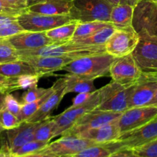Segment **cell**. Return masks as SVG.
<instances>
[{
	"label": "cell",
	"mask_w": 157,
	"mask_h": 157,
	"mask_svg": "<svg viewBox=\"0 0 157 157\" xmlns=\"http://www.w3.org/2000/svg\"><path fill=\"white\" fill-rule=\"evenodd\" d=\"M106 52L105 46H95L75 43L72 41L53 43L34 50L18 51L20 57L26 56H68L74 58Z\"/></svg>",
	"instance_id": "cell-1"
},
{
	"label": "cell",
	"mask_w": 157,
	"mask_h": 157,
	"mask_svg": "<svg viewBox=\"0 0 157 157\" xmlns=\"http://www.w3.org/2000/svg\"><path fill=\"white\" fill-rule=\"evenodd\" d=\"M115 58L109 54L101 53L87 55L71 61L62 70L84 78L95 79L109 75V69Z\"/></svg>",
	"instance_id": "cell-2"
},
{
	"label": "cell",
	"mask_w": 157,
	"mask_h": 157,
	"mask_svg": "<svg viewBox=\"0 0 157 157\" xmlns=\"http://www.w3.org/2000/svg\"><path fill=\"white\" fill-rule=\"evenodd\" d=\"M135 84V83H134ZM134 84H123L112 81L99 89L100 102L95 110L123 113L129 109Z\"/></svg>",
	"instance_id": "cell-3"
},
{
	"label": "cell",
	"mask_w": 157,
	"mask_h": 157,
	"mask_svg": "<svg viewBox=\"0 0 157 157\" xmlns=\"http://www.w3.org/2000/svg\"><path fill=\"white\" fill-rule=\"evenodd\" d=\"M113 5L107 0H72L69 15L80 22L108 21Z\"/></svg>",
	"instance_id": "cell-4"
},
{
	"label": "cell",
	"mask_w": 157,
	"mask_h": 157,
	"mask_svg": "<svg viewBox=\"0 0 157 157\" xmlns=\"http://www.w3.org/2000/svg\"><path fill=\"white\" fill-rule=\"evenodd\" d=\"M157 138V117L145 125L120 135L116 140L106 144L112 152L122 150H133Z\"/></svg>",
	"instance_id": "cell-5"
},
{
	"label": "cell",
	"mask_w": 157,
	"mask_h": 157,
	"mask_svg": "<svg viewBox=\"0 0 157 157\" xmlns=\"http://www.w3.org/2000/svg\"><path fill=\"white\" fill-rule=\"evenodd\" d=\"M74 20L70 15H49L31 12L25 9L18 17L17 21L25 31L46 32Z\"/></svg>",
	"instance_id": "cell-6"
},
{
	"label": "cell",
	"mask_w": 157,
	"mask_h": 157,
	"mask_svg": "<svg viewBox=\"0 0 157 157\" xmlns=\"http://www.w3.org/2000/svg\"><path fill=\"white\" fill-rule=\"evenodd\" d=\"M132 25L137 33H144L157 40V2H139L134 7Z\"/></svg>",
	"instance_id": "cell-7"
},
{
	"label": "cell",
	"mask_w": 157,
	"mask_h": 157,
	"mask_svg": "<svg viewBox=\"0 0 157 157\" xmlns=\"http://www.w3.org/2000/svg\"><path fill=\"white\" fill-rule=\"evenodd\" d=\"M139 40V35L132 26L116 29L105 44L106 53L114 58L132 54Z\"/></svg>",
	"instance_id": "cell-8"
},
{
	"label": "cell",
	"mask_w": 157,
	"mask_h": 157,
	"mask_svg": "<svg viewBox=\"0 0 157 157\" xmlns=\"http://www.w3.org/2000/svg\"><path fill=\"white\" fill-rule=\"evenodd\" d=\"M139 40L132 52L134 60L143 72L157 73V40L144 33H138Z\"/></svg>",
	"instance_id": "cell-9"
},
{
	"label": "cell",
	"mask_w": 157,
	"mask_h": 157,
	"mask_svg": "<svg viewBox=\"0 0 157 157\" xmlns=\"http://www.w3.org/2000/svg\"><path fill=\"white\" fill-rule=\"evenodd\" d=\"M143 71L137 65L132 54L115 58L109 69L112 81L126 85L136 82Z\"/></svg>",
	"instance_id": "cell-10"
},
{
	"label": "cell",
	"mask_w": 157,
	"mask_h": 157,
	"mask_svg": "<svg viewBox=\"0 0 157 157\" xmlns=\"http://www.w3.org/2000/svg\"><path fill=\"white\" fill-rule=\"evenodd\" d=\"M94 145H97L94 141L75 135H64L60 139L49 143L46 147L38 152L58 156L75 155L84 149Z\"/></svg>",
	"instance_id": "cell-11"
},
{
	"label": "cell",
	"mask_w": 157,
	"mask_h": 157,
	"mask_svg": "<svg viewBox=\"0 0 157 157\" xmlns=\"http://www.w3.org/2000/svg\"><path fill=\"white\" fill-rule=\"evenodd\" d=\"M157 117V107L144 106L129 108L122 113L118 119L121 134L135 130Z\"/></svg>",
	"instance_id": "cell-12"
},
{
	"label": "cell",
	"mask_w": 157,
	"mask_h": 157,
	"mask_svg": "<svg viewBox=\"0 0 157 157\" xmlns=\"http://www.w3.org/2000/svg\"><path fill=\"white\" fill-rule=\"evenodd\" d=\"M157 90L156 72H143L134 84L129 108L149 105Z\"/></svg>",
	"instance_id": "cell-13"
},
{
	"label": "cell",
	"mask_w": 157,
	"mask_h": 157,
	"mask_svg": "<svg viewBox=\"0 0 157 157\" xmlns=\"http://www.w3.org/2000/svg\"><path fill=\"white\" fill-rule=\"evenodd\" d=\"M121 114L122 113L117 112L93 110L80 117L75 122V125L66 133H63L62 136L76 135L83 130L103 127L118 120Z\"/></svg>",
	"instance_id": "cell-14"
},
{
	"label": "cell",
	"mask_w": 157,
	"mask_h": 157,
	"mask_svg": "<svg viewBox=\"0 0 157 157\" xmlns=\"http://www.w3.org/2000/svg\"><path fill=\"white\" fill-rule=\"evenodd\" d=\"M19 59L30 64L35 69V73L42 78L56 71L62 70L75 58L68 56H26L20 57Z\"/></svg>",
	"instance_id": "cell-15"
},
{
	"label": "cell",
	"mask_w": 157,
	"mask_h": 157,
	"mask_svg": "<svg viewBox=\"0 0 157 157\" xmlns=\"http://www.w3.org/2000/svg\"><path fill=\"white\" fill-rule=\"evenodd\" d=\"M40 122L22 121L20 125L15 128L6 130L7 144L5 147L9 153L24 144L35 140V131Z\"/></svg>",
	"instance_id": "cell-16"
},
{
	"label": "cell",
	"mask_w": 157,
	"mask_h": 157,
	"mask_svg": "<svg viewBox=\"0 0 157 157\" xmlns=\"http://www.w3.org/2000/svg\"><path fill=\"white\" fill-rule=\"evenodd\" d=\"M53 91L45 100L38 110L28 121L40 122L49 117L51 113L58 107L66 94V85L63 78H60L53 84Z\"/></svg>",
	"instance_id": "cell-17"
},
{
	"label": "cell",
	"mask_w": 157,
	"mask_h": 157,
	"mask_svg": "<svg viewBox=\"0 0 157 157\" xmlns=\"http://www.w3.org/2000/svg\"><path fill=\"white\" fill-rule=\"evenodd\" d=\"M9 41L18 51L34 50L53 44L45 32H25L9 37Z\"/></svg>",
	"instance_id": "cell-18"
},
{
	"label": "cell",
	"mask_w": 157,
	"mask_h": 157,
	"mask_svg": "<svg viewBox=\"0 0 157 157\" xmlns=\"http://www.w3.org/2000/svg\"><path fill=\"white\" fill-rule=\"evenodd\" d=\"M121 135L118 126V120L98 127L80 132L75 136L94 141L97 144H106L116 140Z\"/></svg>",
	"instance_id": "cell-19"
},
{
	"label": "cell",
	"mask_w": 157,
	"mask_h": 157,
	"mask_svg": "<svg viewBox=\"0 0 157 157\" xmlns=\"http://www.w3.org/2000/svg\"><path fill=\"white\" fill-rule=\"evenodd\" d=\"M72 0H42L26 9L31 12L49 15H69Z\"/></svg>",
	"instance_id": "cell-20"
},
{
	"label": "cell",
	"mask_w": 157,
	"mask_h": 157,
	"mask_svg": "<svg viewBox=\"0 0 157 157\" xmlns=\"http://www.w3.org/2000/svg\"><path fill=\"white\" fill-rule=\"evenodd\" d=\"M66 85V94L68 93H88L95 91L94 80L92 78H84L75 74H66L62 75Z\"/></svg>",
	"instance_id": "cell-21"
},
{
	"label": "cell",
	"mask_w": 157,
	"mask_h": 157,
	"mask_svg": "<svg viewBox=\"0 0 157 157\" xmlns=\"http://www.w3.org/2000/svg\"><path fill=\"white\" fill-rule=\"evenodd\" d=\"M100 102V95L99 90H95L92 94V97L88 100L84 104L78 105L77 107H69L66 109L62 113L66 118L72 121L75 124L77 121L84 116L86 113H89L90 112L93 111L96 109Z\"/></svg>",
	"instance_id": "cell-22"
},
{
	"label": "cell",
	"mask_w": 157,
	"mask_h": 157,
	"mask_svg": "<svg viewBox=\"0 0 157 157\" xmlns=\"http://www.w3.org/2000/svg\"><path fill=\"white\" fill-rule=\"evenodd\" d=\"M134 7L127 4L114 6L109 16V22L116 29L132 26Z\"/></svg>",
	"instance_id": "cell-23"
},
{
	"label": "cell",
	"mask_w": 157,
	"mask_h": 157,
	"mask_svg": "<svg viewBox=\"0 0 157 157\" xmlns=\"http://www.w3.org/2000/svg\"><path fill=\"white\" fill-rule=\"evenodd\" d=\"M0 75L6 78H15L23 75H37L30 64L25 61H17L0 64Z\"/></svg>",
	"instance_id": "cell-24"
},
{
	"label": "cell",
	"mask_w": 157,
	"mask_h": 157,
	"mask_svg": "<svg viewBox=\"0 0 157 157\" xmlns=\"http://www.w3.org/2000/svg\"><path fill=\"white\" fill-rule=\"evenodd\" d=\"M78 23L77 20H72L67 24L46 31L45 33L54 43L66 42L72 39Z\"/></svg>",
	"instance_id": "cell-25"
},
{
	"label": "cell",
	"mask_w": 157,
	"mask_h": 157,
	"mask_svg": "<svg viewBox=\"0 0 157 157\" xmlns=\"http://www.w3.org/2000/svg\"><path fill=\"white\" fill-rule=\"evenodd\" d=\"M115 28L112 24L106 27L102 28L101 29L98 30L86 38H82V39L76 40V41H72L75 43H79L83 44H88V45H95V46H105L107 40L109 37L112 35L115 31Z\"/></svg>",
	"instance_id": "cell-26"
},
{
	"label": "cell",
	"mask_w": 157,
	"mask_h": 157,
	"mask_svg": "<svg viewBox=\"0 0 157 157\" xmlns=\"http://www.w3.org/2000/svg\"><path fill=\"white\" fill-rule=\"evenodd\" d=\"M9 85L8 91L11 93L16 90H29L37 87L39 78L38 75H23L15 78H9Z\"/></svg>",
	"instance_id": "cell-27"
},
{
	"label": "cell",
	"mask_w": 157,
	"mask_h": 157,
	"mask_svg": "<svg viewBox=\"0 0 157 157\" xmlns=\"http://www.w3.org/2000/svg\"><path fill=\"white\" fill-rule=\"evenodd\" d=\"M111 25L108 21H89V22H80L78 21L75 29L74 35L70 41H76L90 36L95 32L101 29L102 28Z\"/></svg>",
	"instance_id": "cell-28"
},
{
	"label": "cell",
	"mask_w": 157,
	"mask_h": 157,
	"mask_svg": "<svg viewBox=\"0 0 157 157\" xmlns=\"http://www.w3.org/2000/svg\"><path fill=\"white\" fill-rule=\"evenodd\" d=\"M56 126L53 118L49 117L46 120L41 121L35 131V140L48 142L55 137Z\"/></svg>",
	"instance_id": "cell-29"
},
{
	"label": "cell",
	"mask_w": 157,
	"mask_h": 157,
	"mask_svg": "<svg viewBox=\"0 0 157 157\" xmlns=\"http://www.w3.org/2000/svg\"><path fill=\"white\" fill-rule=\"evenodd\" d=\"M54 88L53 86L51 87V90L46 94V95L42 97V98H39L37 101H33L32 103H28V104H22L21 108V111H20L19 115H18V118L20 121L22 122V121H28L34 114H35V112L38 110V108L40 107V106L42 105L43 102L45 101V100L52 93Z\"/></svg>",
	"instance_id": "cell-30"
},
{
	"label": "cell",
	"mask_w": 157,
	"mask_h": 157,
	"mask_svg": "<svg viewBox=\"0 0 157 157\" xmlns=\"http://www.w3.org/2000/svg\"><path fill=\"white\" fill-rule=\"evenodd\" d=\"M19 59L18 50L11 44L8 38L0 39V64Z\"/></svg>",
	"instance_id": "cell-31"
},
{
	"label": "cell",
	"mask_w": 157,
	"mask_h": 157,
	"mask_svg": "<svg viewBox=\"0 0 157 157\" xmlns=\"http://www.w3.org/2000/svg\"><path fill=\"white\" fill-rule=\"evenodd\" d=\"M48 144H49L48 142L32 140L31 142L24 144L23 146L20 147L19 148L16 149L13 152L10 153V156L11 157H18L30 154V153H36V152L39 151V150H42L44 147H46Z\"/></svg>",
	"instance_id": "cell-32"
},
{
	"label": "cell",
	"mask_w": 157,
	"mask_h": 157,
	"mask_svg": "<svg viewBox=\"0 0 157 157\" xmlns=\"http://www.w3.org/2000/svg\"><path fill=\"white\" fill-rule=\"evenodd\" d=\"M112 152L106 144H97L84 149L79 153L72 155L75 157H108Z\"/></svg>",
	"instance_id": "cell-33"
},
{
	"label": "cell",
	"mask_w": 157,
	"mask_h": 157,
	"mask_svg": "<svg viewBox=\"0 0 157 157\" xmlns=\"http://www.w3.org/2000/svg\"><path fill=\"white\" fill-rule=\"evenodd\" d=\"M21 123L22 121L16 116L12 114L5 107L0 110V126L4 130L15 128L19 126Z\"/></svg>",
	"instance_id": "cell-34"
},
{
	"label": "cell",
	"mask_w": 157,
	"mask_h": 157,
	"mask_svg": "<svg viewBox=\"0 0 157 157\" xmlns=\"http://www.w3.org/2000/svg\"><path fill=\"white\" fill-rule=\"evenodd\" d=\"M50 90L51 87L42 88V87H38L26 90V91H25L22 96V104H28V103H32L37 101L46 95Z\"/></svg>",
	"instance_id": "cell-35"
},
{
	"label": "cell",
	"mask_w": 157,
	"mask_h": 157,
	"mask_svg": "<svg viewBox=\"0 0 157 157\" xmlns=\"http://www.w3.org/2000/svg\"><path fill=\"white\" fill-rule=\"evenodd\" d=\"M131 150L139 157H157V138L142 147Z\"/></svg>",
	"instance_id": "cell-36"
},
{
	"label": "cell",
	"mask_w": 157,
	"mask_h": 157,
	"mask_svg": "<svg viewBox=\"0 0 157 157\" xmlns=\"http://www.w3.org/2000/svg\"><path fill=\"white\" fill-rule=\"evenodd\" d=\"M52 118H53L55 123V126H56L55 136L62 135L63 133H66V131H68L69 129H71L75 125V123L66 118L62 113L57 115Z\"/></svg>",
	"instance_id": "cell-37"
},
{
	"label": "cell",
	"mask_w": 157,
	"mask_h": 157,
	"mask_svg": "<svg viewBox=\"0 0 157 157\" xmlns=\"http://www.w3.org/2000/svg\"><path fill=\"white\" fill-rule=\"evenodd\" d=\"M25 32L24 29L20 26L18 21L0 26V39L1 38H9L13 35Z\"/></svg>",
	"instance_id": "cell-38"
},
{
	"label": "cell",
	"mask_w": 157,
	"mask_h": 157,
	"mask_svg": "<svg viewBox=\"0 0 157 157\" xmlns=\"http://www.w3.org/2000/svg\"><path fill=\"white\" fill-rule=\"evenodd\" d=\"M22 105V104L17 101V99H15V97L12 94H11L10 93H8L6 95L4 107L6 110H9V112H11L12 114L16 116L17 117H18L20 111H21Z\"/></svg>",
	"instance_id": "cell-39"
},
{
	"label": "cell",
	"mask_w": 157,
	"mask_h": 157,
	"mask_svg": "<svg viewBox=\"0 0 157 157\" xmlns=\"http://www.w3.org/2000/svg\"><path fill=\"white\" fill-rule=\"evenodd\" d=\"M26 9H19L9 4L5 0H0V15L18 16Z\"/></svg>",
	"instance_id": "cell-40"
},
{
	"label": "cell",
	"mask_w": 157,
	"mask_h": 157,
	"mask_svg": "<svg viewBox=\"0 0 157 157\" xmlns=\"http://www.w3.org/2000/svg\"><path fill=\"white\" fill-rule=\"evenodd\" d=\"M94 92V91H93ZM93 92H88V93H79L72 99V104L70 107H77L78 105L84 104L92 97Z\"/></svg>",
	"instance_id": "cell-41"
},
{
	"label": "cell",
	"mask_w": 157,
	"mask_h": 157,
	"mask_svg": "<svg viewBox=\"0 0 157 157\" xmlns=\"http://www.w3.org/2000/svg\"><path fill=\"white\" fill-rule=\"evenodd\" d=\"M108 157H139L131 150H122L111 153Z\"/></svg>",
	"instance_id": "cell-42"
},
{
	"label": "cell",
	"mask_w": 157,
	"mask_h": 157,
	"mask_svg": "<svg viewBox=\"0 0 157 157\" xmlns=\"http://www.w3.org/2000/svg\"><path fill=\"white\" fill-rule=\"evenodd\" d=\"M5 1L19 9H26L29 6V0H5Z\"/></svg>",
	"instance_id": "cell-43"
},
{
	"label": "cell",
	"mask_w": 157,
	"mask_h": 157,
	"mask_svg": "<svg viewBox=\"0 0 157 157\" xmlns=\"http://www.w3.org/2000/svg\"><path fill=\"white\" fill-rule=\"evenodd\" d=\"M17 17L9 15H0V26L17 21Z\"/></svg>",
	"instance_id": "cell-44"
},
{
	"label": "cell",
	"mask_w": 157,
	"mask_h": 157,
	"mask_svg": "<svg viewBox=\"0 0 157 157\" xmlns=\"http://www.w3.org/2000/svg\"><path fill=\"white\" fill-rule=\"evenodd\" d=\"M9 81H10V78H6V77L0 75V87L5 89L8 93H9V91H8V87L9 85Z\"/></svg>",
	"instance_id": "cell-45"
},
{
	"label": "cell",
	"mask_w": 157,
	"mask_h": 157,
	"mask_svg": "<svg viewBox=\"0 0 157 157\" xmlns=\"http://www.w3.org/2000/svg\"><path fill=\"white\" fill-rule=\"evenodd\" d=\"M18 157H59L58 156H55V155L52 154H47V153H42L36 152V153H30V154L25 155V156H21Z\"/></svg>",
	"instance_id": "cell-46"
},
{
	"label": "cell",
	"mask_w": 157,
	"mask_h": 157,
	"mask_svg": "<svg viewBox=\"0 0 157 157\" xmlns=\"http://www.w3.org/2000/svg\"><path fill=\"white\" fill-rule=\"evenodd\" d=\"M8 92L5 89H1L0 90V110L4 107V102L6 95L7 94Z\"/></svg>",
	"instance_id": "cell-47"
},
{
	"label": "cell",
	"mask_w": 157,
	"mask_h": 157,
	"mask_svg": "<svg viewBox=\"0 0 157 157\" xmlns=\"http://www.w3.org/2000/svg\"><path fill=\"white\" fill-rule=\"evenodd\" d=\"M141 1L142 0H123L122 4H127L129 5V6H133V7H135V6Z\"/></svg>",
	"instance_id": "cell-48"
},
{
	"label": "cell",
	"mask_w": 157,
	"mask_h": 157,
	"mask_svg": "<svg viewBox=\"0 0 157 157\" xmlns=\"http://www.w3.org/2000/svg\"><path fill=\"white\" fill-rule=\"evenodd\" d=\"M0 157H11L10 153H9V152L8 151L6 147H4V148L0 150Z\"/></svg>",
	"instance_id": "cell-49"
},
{
	"label": "cell",
	"mask_w": 157,
	"mask_h": 157,
	"mask_svg": "<svg viewBox=\"0 0 157 157\" xmlns=\"http://www.w3.org/2000/svg\"><path fill=\"white\" fill-rule=\"evenodd\" d=\"M148 106H155V107H157V90L155 91V94H154L153 98L152 99V101L149 102V105Z\"/></svg>",
	"instance_id": "cell-50"
},
{
	"label": "cell",
	"mask_w": 157,
	"mask_h": 157,
	"mask_svg": "<svg viewBox=\"0 0 157 157\" xmlns=\"http://www.w3.org/2000/svg\"><path fill=\"white\" fill-rule=\"evenodd\" d=\"M107 1L109 2L112 5H113V6H116V5L122 4L123 0H107Z\"/></svg>",
	"instance_id": "cell-51"
},
{
	"label": "cell",
	"mask_w": 157,
	"mask_h": 157,
	"mask_svg": "<svg viewBox=\"0 0 157 157\" xmlns=\"http://www.w3.org/2000/svg\"><path fill=\"white\" fill-rule=\"evenodd\" d=\"M42 0H29V6H32V5H34V4H36V3H38L40 2H42ZM28 6V7H29Z\"/></svg>",
	"instance_id": "cell-52"
},
{
	"label": "cell",
	"mask_w": 157,
	"mask_h": 157,
	"mask_svg": "<svg viewBox=\"0 0 157 157\" xmlns=\"http://www.w3.org/2000/svg\"><path fill=\"white\" fill-rule=\"evenodd\" d=\"M59 157H75V156H72V155H66V156H61Z\"/></svg>",
	"instance_id": "cell-53"
},
{
	"label": "cell",
	"mask_w": 157,
	"mask_h": 157,
	"mask_svg": "<svg viewBox=\"0 0 157 157\" xmlns=\"http://www.w3.org/2000/svg\"><path fill=\"white\" fill-rule=\"evenodd\" d=\"M2 131H4V130H3L2 127L1 126H0V134H1V133H2Z\"/></svg>",
	"instance_id": "cell-54"
},
{
	"label": "cell",
	"mask_w": 157,
	"mask_h": 157,
	"mask_svg": "<svg viewBox=\"0 0 157 157\" xmlns=\"http://www.w3.org/2000/svg\"><path fill=\"white\" fill-rule=\"evenodd\" d=\"M1 89H3V88H2V87H0V90H1Z\"/></svg>",
	"instance_id": "cell-55"
}]
</instances>
